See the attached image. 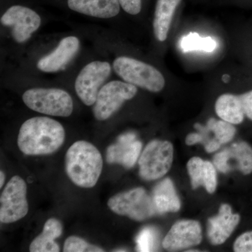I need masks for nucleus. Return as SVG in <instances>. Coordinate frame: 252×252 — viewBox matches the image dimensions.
<instances>
[{
  "mask_svg": "<svg viewBox=\"0 0 252 252\" xmlns=\"http://www.w3.org/2000/svg\"><path fill=\"white\" fill-rule=\"evenodd\" d=\"M64 140L65 131L61 123L49 117H33L21 126L18 147L26 155H49L57 152Z\"/></svg>",
  "mask_w": 252,
  "mask_h": 252,
  "instance_id": "1",
  "label": "nucleus"
},
{
  "mask_svg": "<svg viewBox=\"0 0 252 252\" xmlns=\"http://www.w3.org/2000/svg\"><path fill=\"white\" fill-rule=\"evenodd\" d=\"M64 161L68 177L77 187L91 189L98 182L103 158L94 144L86 141L74 142L68 149Z\"/></svg>",
  "mask_w": 252,
  "mask_h": 252,
  "instance_id": "2",
  "label": "nucleus"
},
{
  "mask_svg": "<svg viewBox=\"0 0 252 252\" xmlns=\"http://www.w3.org/2000/svg\"><path fill=\"white\" fill-rule=\"evenodd\" d=\"M113 67L126 82L150 92H160L165 86V78L161 72L138 60L121 56L114 60Z\"/></svg>",
  "mask_w": 252,
  "mask_h": 252,
  "instance_id": "3",
  "label": "nucleus"
},
{
  "mask_svg": "<svg viewBox=\"0 0 252 252\" xmlns=\"http://www.w3.org/2000/svg\"><path fill=\"white\" fill-rule=\"evenodd\" d=\"M23 100L32 110L54 117H69L74 109L70 94L67 91L54 88L29 89L23 94Z\"/></svg>",
  "mask_w": 252,
  "mask_h": 252,
  "instance_id": "4",
  "label": "nucleus"
},
{
  "mask_svg": "<svg viewBox=\"0 0 252 252\" xmlns=\"http://www.w3.org/2000/svg\"><path fill=\"white\" fill-rule=\"evenodd\" d=\"M109 208L117 215L127 216L131 220H144L157 213L152 196L143 188H135L111 197Z\"/></svg>",
  "mask_w": 252,
  "mask_h": 252,
  "instance_id": "5",
  "label": "nucleus"
},
{
  "mask_svg": "<svg viewBox=\"0 0 252 252\" xmlns=\"http://www.w3.org/2000/svg\"><path fill=\"white\" fill-rule=\"evenodd\" d=\"M173 146L167 141L149 142L139 158L140 175L147 181L158 180L166 175L173 160Z\"/></svg>",
  "mask_w": 252,
  "mask_h": 252,
  "instance_id": "6",
  "label": "nucleus"
},
{
  "mask_svg": "<svg viewBox=\"0 0 252 252\" xmlns=\"http://www.w3.org/2000/svg\"><path fill=\"white\" fill-rule=\"evenodd\" d=\"M137 93V86L126 81H109L102 86L97 94L93 108L94 118L98 121L107 120Z\"/></svg>",
  "mask_w": 252,
  "mask_h": 252,
  "instance_id": "7",
  "label": "nucleus"
},
{
  "mask_svg": "<svg viewBox=\"0 0 252 252\" xmlns=\"http://www.w3.org/2000/svg\"><path fill=\"white\" fill-rule=\"evenodd\" d=\"M29 211L27 185L20 176H14L6 184L0 197V221L11 223L24 218Z\"/></svg>",
  "mask_w": 252,
  "mask_h": 252,
  "instance_id": "8",
  "label": "nucleus"
},
{
  "mask_svg": "<svg viewBox=\"0 0 252 252\" xmlns=\"http://www.w3.org/2000/svg\"><path fill=\"white\" fill-rule=\"evenodd\" d=\"M111 72L110 64L104 61H94L81 69L74 86L83 103L86 106L94 105L102 84L108 79Z\"/></svg>",
  "mask_w": 252,
  "mask_h": 252,
  "instance_id": "9",
  "label": "nucleus"
},
{
  "mask_svg": "<svg viewBox=\"0 0 252 252\" xmlns=\"http://www.w3.org/2000/svg\"><path fill=\"white\" fill-rule=\"evenodd\" d=\"M1 23L11 28L14 40L23 43L40 27L41 19L35 11L26 6L15 5L11 6L1 18Z\"/></svg>",
  "mask_w": 252,
  "mask_h": 252,
  "instance_id": "10",
  "label": "nucleus"
},
{
  "mask_svg": "<svg viewBox=\"0 0 252 252\" xmlns=\"http://www.w3.org/2000/svg\"><path fill=\"white\" fill-rule=\"evenodd\" d=\"M214 164L223 173L236 169L243 175H249L252 172V147L245 142L233 144L215 156Z\"/></svg>",
  "mask_w": 252,
  "mask_h": 252,
  "instance_id": "11",
  "label": "nucleus"
},
{
  "mask_svg": "<svg viewBox=\"0 0 252 252\" xmlns=\"http://www.w3.org/2000/svg\"><path fill=\"white\" fill-rule=\"evenodd\" d=\"M202 239L201 226L198 221L180 220L172 225L162 245L168 251H177L198 245Z\"/></svg>",
  "mask_w": 252,
  "mask_h": 252,
  "instance_id": "12",
  "label": "nucleus"
},
{
  "mask_svg": "<svg viewBox=\"0 0 252 252\" xmlns=\"http://www.w3.org/2000/svg\"><path fill=\"white\" fill-rule=\"evenodd\" d=\"M79 47L80 41L77 36L64 38L54 51L38 61V69L44 72H58L74 58Z\"/></svg>",
  "mask_w": 252,
  "mask_h": 252,
  "instance_id": "13",
  "label": "nucleus"
},
{
  "mask_svg": "<svg viewBox=\"0 0 252 252\" xmlns=\"http://www.w3.org/2000/svg\"><path fill=\"white\" fill-rule=\"evenodd\" d=\"M238 214H233L231 207L226 204L220 205L216 217L209 219L207 236L212 245L224 243L240 223Z\"/></svg>",
  "mask_w": 252,
  "mask_h": 252,
  "instance_id": "14",
  "label": "nucleus"
},
{
  "mask_svg": "<svg viewBox=\"0 0 252 252\" xmlns=\"http://www.w3.org/2000/svg\"><path fill=\"white\" fill-rule=\"evenodd\" d=\"M142 144L136 140L134 134L121 136L116 144L109 146L107 152L108 163L121 164L126 168L133 167L140 157Z\"/></svg>",
  "mask_w": 252,
  "mask_h": 252,
  "instance_id": "15",
  "label": "nucleus"
},
{
  "mask_svg": "<svg viewBox=\"0 0 252 252\" xmlns=\"http://www.w3.org/2000/svg\"><path fill=\"white\" fill-rule=\"evenodd\" d=\"M68 7L91 17L110 18L120 12L119 0H67Z\"/></svg>",
  "mask_w": 252,
  "mask_h": 252,
  "instance_id": "16",
  "label": "nucleus"
},
{
  "mask_svg": "<svg viewBox=\"0 0 252 252\" xmlns=\"http://www.w3.org/2000/svg\"><path fill=\"white\" fill-rule=\"evenodd\" d=\"M187 169L193 189L203 186L208 193L215 191L217 186V170L212 162L193 157L187 163Z\"/></svg>",
  "mask_w": 252,
  "mask_h": 252,
  "instance_id": "17",
  "label": "nucleus"
},
{
  "mask_svg": "<svg viewBox=\"0 0 252 252\" xmlns=\"http://www.w3.org/2000/svg\"><path fill=\"white\" fill-rule=\"evenodd\" d=\"M182 0H157L153 22L154 33L159 41L166 40L175 10Z\"/></svg>",
  "mask_w": 252,
  "mask_h": 252,
  "instance_id": "18",
  "label": "nucleus"
},
{
  "mask_svg": "<svg viewBox=\"0 0 252 252\" xmlns=\"http://www.w3.org/2000/svg\"><path fill=\"white\" fill-rule=\"evenodd\" d=\"M152 198L157 213L163 214L180 210V200L170 179H165L156 186Z\"/></svg>",
  "mask_w": 252,
  "mask_h": 252,
  "instance_id": "19",
  "label": "nucleus"
},
{
  "mask_svg": "<svg viewBox=\"0 0 252 252\" xmlns=\"http://www.w3.org/2000/svg\"><path fill=\"white\" fill-rule=\"evenodd\" d=\"M62 223L57 219L51 218L46 220L42 233L33 240L30 245L31 252H59L60 247L55 242L62 235Z\"/></svg>",
  "mask_w": 252,
  "mask_h": 252,
  "instance_id": "20",
  "label": "nucleus"
},
{
  "mask_svg": "<svg viewBox=\"0 0 252 252\" xmlns=\"http://www.w3.org/2000/svg\"><path fill=\"white\" fill-rule=\"evenodd\" d=\"M215 112L220 119L233 125L241 124L245 117L240 94H221L215 103Z\"/></svg>",
  "mask_w": 252,
  "mask_h": 252,
  "instance_id": "21",
  "label": "nucleus"
},
{
  "mask_svg": "<svg viewBox=\"0 0 252 252\" xmlns=\"http://www.w3.org/2000/svg\"><path fill=\"white\" fill-rule=\"evenodd\" d=\"M180 47L184 52L202 51L211 53L216 49L217 42L210 36L202 37L198 33L190 32L181 39Z\"/></svg>",
  "mask_w": 252,
  "mask_h": 252,
  "instance_id": "22",
  "label": "nucleus"
},
{
  "mask_svg": "<svg viewBox=\"0 0 252 252\" xmlns=\"http://www.w3.org/2000/svg\"><path fill=\"white\" fill-rule=\"evenodd\" d=\"M207 127L209 130L212 131L215 134V140L218 141L220 144L228 143L233 138L236 132L233 124L223 120L210 119Z\"/></svg>",
  "mask_w": 252,
  "mask_h": 252,
  "instance_id": "23",
  "label": "nucleus"
},
{
  "mask_svg": "<svg viewBox=\"0 0 252 252\" xmlns=\"http://www.w3.org/2000/svg\"><path fill=\"white\" fill-rule=\"evenodd\" d=\"M64 252H102V248L87 243L77 236H70L66 239L63 248Z\"/></svg>",
  "mask_w": 252,
  "mask_h": 252,
  "instance_id": "24",
  "label": "nucleus"
},
{
  "mask_svg": "<svg viewBox=\"0 0 252 252\" xmlns=\"http://www.w3.org/2000/svg\"><path fill=\"white\" fill-rule=\"evenodd\" d=\"M157 232L152 228H144L139 233L137 240V249L139 252H152L157 245Z\"/></svg>",
  "mask_w": 252,
  "mask_h": 252,
  "instance_id": "25",
  "label": "nucleus"
},
{
  "mask_svg": "<svg viewBox=\"0 0 252 252\" xmlns=\"http://www.w3.org/2000/svg\"><path fill=\"white\" fill-rule=\"evenodd\" d=\"M234 251L236 252H252V231L246 232L235 240Z\"/></svg>",
  "mask_w": 252,
  "mask_h": 252,
  "instance_id": "26",
  "label": "nucleus"
},
{
  "mask_svg": "<svg viewBox=\"0 0 252 252\" xmlns=\"http://www.w3.org/2000/svg\"><path fill=\"white\" fill-rule=\"evenodd\" d=\"M121 6L126 13L137 15L142 9V0H119Z\"/></svg>",
  "mask_w": 252,
  "mask_h": 252,
  "instance_id": "27",
  "label": "nucleus"
},
{
  "mask_svg": "<svg viewBox=\"0 0 252 252\" xmlns=\"http://www.w3.org/2000/svg\"><path fill=\"white\" fill-rule=\"evenodd\" d=\"M245 117L252 121V91L240 94Z\"/></svg>",
  "mask_w": 252,
  "mask_h": 252,
  "instance_id": "28",
  "label": "nucleus"
},
{
  "mask_svg": "<svg viewBox=\"0 0 252 252\" xmlns=\"http://www.w3.org/2000/svg\"><path fill=\"white\" fill-rule=\"evenodd\" d=\"M204 137L202 134L191 133L189 134L186 139V143L187 145H193L196 144H203Z\"/></svg>",
  "mask_w": 252,
  "mask_h": 252,
  "instance_id": "29",
  "label": "nucleus"
},
{
  "mask_svg": "<svg viewBox=\"0 0 252 252\" xmlns=\"http://www.w3.org/2000/svg\"><path fill=\"white\" fill-rule=\"evenodd\" d=\"M220 144L218 141L216 140H213L210 141L209 143H207L206 145L205 146V150L207 151V152L208 153H212V152H215L217 149L220 148Z\"/></svg>",
  "mask_w": 252,
  "mask_h": 252,
  "instance_id": "30",
  "label": "nucleus"
},
{
  "mask_svg": "<svg viewBox=\"0 0 252 252\" xmlns=\"http://www.w3.org/2000/svg\"><path fill=\"white\" fill-rule=\"evenodd\" d=\"M0 188L2 187L3 185H4V181H5V175L4 172L2 171L0 172Z\"/></svg>",
  "mask_w": 252,
  "mask_h": 252,
  "instance_id": "31",
  "label": "nucleus"
}]
</instances>
